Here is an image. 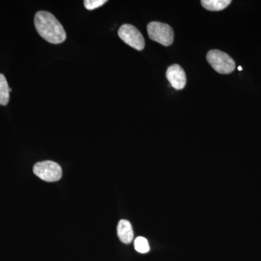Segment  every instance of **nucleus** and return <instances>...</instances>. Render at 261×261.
Returning <instances> with one entry per match:
<instances>
[{
  "mask_svg": "<svg viewBox=\"0 0 261 261\" xmlns=\"http://www.w3.org/2000/svg\"><path fill=\"white\" fill-rule=\"evenodd\" d=\"M135 250L140 253H147L149 250V245L147 239L139 237L135 241Z\"/></svg>",
  "mask_w": 261,
  "mask_h": 261,
  "instance_id": "10",
  "label": "nucleus"
},
{
  "mask_svg": "<svg viewBox=\"0 0 261 261\" xmlns=\"http://www.w3.org/2000/svg\"><path fill=\"white\" fill-rule=\"evenodd\" d=\"M238 70H243V68H242L241 66H240V67H238Z\"/></svg>",
  "mask_w": 261,
  "mask_h": 261,
  "instance_id": "12",
  "label": "nucleus"
},
{
  "mask_svg": "<svg viewBox=\"0 0 261 261\" xmlns=\"http://www.w3.org/2000/svg\"><path fill=\"white\" fill-rule=\"evenodd\" d=\"M206 58L211 67L221 74H229L236 67L232 58L219 49H211L207 53Z\"/></svg>",
  "mask_w": 261,
  "mask_h": 261,
  "instance_id": "2",
  "label": "nucleus"
},
{
  "mask_svg": "<svg viewBox=\"0 0 261 261\" xmlns=\"http://www.w3.org/2000/svg\"><path fill=\"white\" fill-rule=\"evenodd\" d=\"M12 89L8 86L4 75L0 73V105L7 106L10 100V92Z\"/></svg>",
  "mask_w": 261,
  "mask_h": 261,
  "instance_id": "9",
  "label": "nucleus"
},
{
  "mask_svg": "<svg viewBox=\"0 0 261 261\" xmlns=\"http://www.w3.org/2000/svg\"><path fill=\"white\" fill-rule=\"evenodd\" d=\"M231 0H202L201 5L209 11H221L231 4Z\"/></svg>",
  "mask_w": 261,
  "mask_h": 261,
  "instance_id": "8",
  "label": "nucleus"
},
{
  "mask_svg": "<svg viewBox=\"0 0 261 261\" xmlns=\"http://www.w3.org/2000/svg\"><path fill=\"white\" fill-rule=\"evenodd\" d=\"M106 3H107L106 0H85L84 4L87 10H92L102 6Z\"/></svg>",
  "mask_w": 261,
  "mask_h": 261,
  "instance_id": "11",
  "label": "nucleus"
},
{
  "mask_svg": "<svg viewBox=\"0 0 261 261\" xmlns=\"http://www.w3.org/2000/svg\"><path fill=\"white\" fill-rule=\"evenodd\" d=\"M34 25L38 34L51 44H61L66 39L63 25L49 12H38L34 17Z\"/></svg>",
  "mask_w": 261,
  "mask_h": 261,
  "instance_id": "1",
  "label": "nucleus"
},
{
  "mask_svg": "<svg viewBox=\"0 0 261 261\" xmlns=\"http://www.w3.org/2000/svg\"><path fill=\"white\" fill-rule=\"evenodd\" d=\"M118 37L126 44L137 50L141 51L145 48V42L143 36L134 25L124 24L118 32Z\"/></svg>",
  "mask_w": 261,
  "mask_h": 261,
  "instance_id": "5",
  "label": "nucleus"
},
{
  "mask_svg": "<svg viewBox=\"0 0 261 261\" xmlns=\"http://www.w3.org/2000/svg\"><path fill=\"white\" fill-rule=\"evenodd\" d=\"M166 78L176 90H181L186 86V73L179 65L174 64L168 67L166 71Z\"/></svg>",
  "mask_w": 261,
  "mask_h": 261,
  "instance_id": "6",
  "label": "nucleus"
},
{
  "mask_svg": "<svg viewBox=\"0 0 261 261\" xmlns=\"http://www.w3.org/2000/svg\"><path fill=\"white\" fill-rule=\"evenodd\" d=\"M118 238L122 243L130 244L134 238L133 228L129 221L127 220H121L118 223Z\"/></svg>",
  "mask_w": 261,
  "mask_h": 261,
  "instance_id": "7",
  "label": "nucleus"
},
{
  "mask_svg": "<svg viewBox=\"0 0 261 261\" xmlns=\"http://www.w3.org/2000/svg\"><path fill=\"white\" fill-rule=\"evenodd\" d=\"M149 39L163 46L171 45L174 39L173 29L168 24L161 22H150L147 27Z\"/></svg>",
  "mask_w": 261,
  "mask_h": 261,
  "instance_id": "3",
  "label": "nucleus"
},
{
  "mask_svg": "<svg viewBox=\"0 0 261 261\" xmlns=\"http://www.w3.org/2000/svg\"><path fill=\"white\" fill-rule=\"evenodd\" d=\"M33 171L36 176L47 182L58 181L61 179L63 173L60 165L51 161L36 163Z\"/></svg>",
  "mask_w": 261,
  "mask_h": 261,
  "instance_id": "4",
  "label": "nucleus"
}]
</instances>
